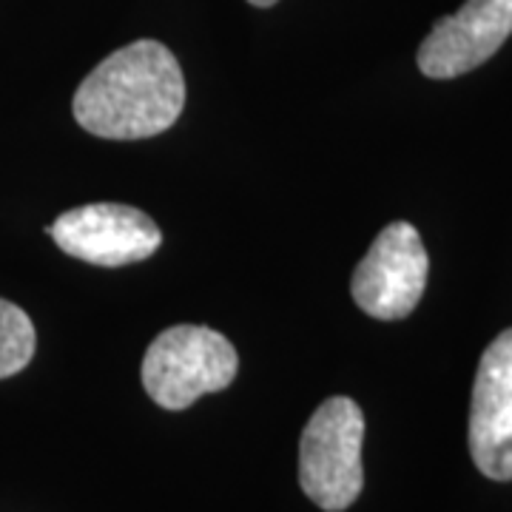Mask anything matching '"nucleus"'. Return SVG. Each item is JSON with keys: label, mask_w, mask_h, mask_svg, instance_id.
Returning <instances> with one entry per match:
<instances>
[{"label": "nucleus", "mask_w": 512, "mask_h": 512, "mask_svg": "<svg viewBox=\"0 0 512 512\" xmlns=\"http://www.w3.org/2000/svg\"><path fill=\"white\" fill-rule=\"evenodd\" d=\"M185 80L177 57L157 40L111 52L74 92V120L103 140H143L177 123Z\"/></svg>", "instance_id": "f257e3e1"}, {"label": "nucleus", "mask_w": 512, "mask_h": 512, "mask_svg": "<svg viewBox=\"0 0 512 512\" xmlns=\"http://www.w3.org/2000/svg\"><path fill=\"white\" fill-rule=\"evenodd\" d=\"M365 416L348 396L319 404L299 439V484L316 507L348 510L365 487Z\"/></svg>", "instance_id": "f03ea898"}, {"label": "nucleus", "mask_w": 512, "mask_h": 512, "mask_svg": "<svg viewBox=\"0 0 512 512\" xmlns=\"http://www.w3.org/2000/svg\"><path fill=\"white\" fill-rule=\"evenodd\" d=\"M239 356L220 330L174 325L163 330L143 359V387L165 410H185L205 393L237 379Z\"/></svg>", "instance_id": "7ed1b4c3"}, {"label": "nucleus", "mask_w": 512, "mask_h": 512, "mask_svg": "<svg viewBox=\"0 0 512 512\" xmlns=\"http://www.w3.org/2000/svg\"><path fill=\"white\" fill-rule=\"evenodd\" d=\"M430 259L410 222H390L353 271V302L373 319L396 322L416 311Z\"/></svg>", "instance_id": "20e7f679"}, {"label": "nucleus", "mask_w": 512, "mask_h": 512, "mask_svg": "<svg viewBox=\"0 0 512 512\" xmlns=\"http://www.w3.org/2000/svg\"><path fill=\"white\" fill-rule=\"evenodd\" d=\"M49 234L60 245V251L103 268L143 262L163 242L157 222L148 214L117 202L72 208L57 217Z\"/></svg>", "instance_id": "39448f33"}, {"label": "nucleus", "mask_w": 512, "mask_h": 512, "mask_svg": "<svg viewBox=\"0 0 512 512\" xmlns=\"http://www.w3.org/2000/svg\"><path fill=\"white\" fill-rule=\"evenodd\" d=\"M512 35V0H467L441 18L419 46V69L430 80H453L487 63Z\"/></svg>", "instance_id": "423d86ee"}, {"label": "nucleus", "mask_w": 512, "mask_h": 512, "mask_svg": "<svg viewBox=\"0 0 512 512\" xmlns=\"http://www.w3.org/2000/svg\"><path fill=\"white\" fill-rule=\"evenodd\" d=\"M470 456L493 481H512V328L478 362L470 404Z\"/></svg>", "instance_id": "0eeeda50"}, {"label": "nucleus", "mask_w": 512, "mask_h": 512, "mask_svg": "<svg viewBox=\"0 0 512 512\" xmlns=\"http://www.w3.org/2000/svg\"><path fill=\"white\" fill-rule=\"evenodd\" d=\"M35 325L18 305L0 299V379L20 373L35 356Z\"/></svg>", "instance_id": "6e6552de"}, {"label": "nucleus", "mask_w": 512, "mask_h": 512, "mask_svg": "<svg viewBox=\"0 0 512 512\" xmlns=\"http://www.w3.org/2000/svg\"><path fill=\"white\" fill-rule=\"evenodd\" d=\"M248 3H254V6H259V9H268V6H274L276 0H248Z\"/></svg>", "instance_id": "1a4fd4ad"}]
</instances>
